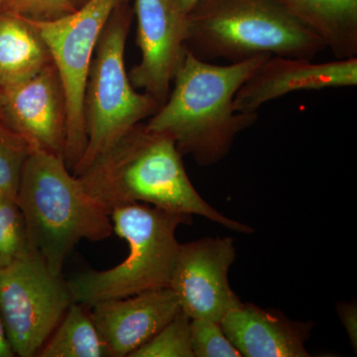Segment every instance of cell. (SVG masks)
I'll return each mask as SVG.
<instances>
[{
	"mask_svg": "<svg viewBox=\"0 0 357 357\" xmlns=\"http://www.w3.org/2000/svg\"><path fill=\"white\" fill-rule=\"evenodd\" d=\"M268 57L213 65L187 49L173 89L145 123L147 128L172 138L180 154L191 156L199 166L220 163L236 136L257 121L258 112L234 109V96Z\"/></svg>",
	"mask_w": 357,
	"mask_h": 357,
	"instance_id": "obj_1",
	"label": "cell"
},
{
	"mask_svg": "<svg viewBox=\"0 0 357 357\" xmlns=\"http://www.w3.org/2000/svg\"><path fill=\"white\" fill-rule=\"evenodd\" d=\"M172 138L138 123L77 176L84 189L109 213L129 204L201 215L227 229L252 234V227L223 215L197 192Z\"/></svg>",
	"mask_w": 357,
	"mask_h": 357,
	"instance_id": "obj_2",
	"label": "cell"
},
{
	"mask_svg": "<svg viewBox=\"0 0 357 357\" xmlns=\"http://www.w3.org/2000/svg\"><path fill=\"white\" fill-rule=\"evenodd\" d=\"M16 203L30 248L56 276H62L68 255L82 239L100 241L114 234L109 211L89 194L63 157L38 148L25 160Z\"/></svg>",
	"mask_w": 357,
	"mask_h": 357,
	"instance_id": "obj_3",
	"label": "cell"
},
{
	"mask_svg": "<svg viewBox=\"0 0 357 357\" xmlns=\"http://www.w3.org/2000/svg\"><path fill=\"white\" fill-rule=\"evenodd\" d=\"M187 49L204 61L257 56L314 60L325 43L273 0H201L187 14Z\"/></svg>",
	"mask_w": 357,
	"mask_h": 357,
	"instance_id": "obj_4",
	"label": "cell"
},
{
	"mask_svg": "<svg viewBox=\"0 0 357 357\" xmlns=\"http://www.w3.org/2000/svg\"><path fill=\"white\" fill-rule=\"evenodd\" d=\"M112 230L128 244L121 264L105 271L89 270L67 281L74 303H96L170 288L181 243L176 230L191 225L192 215L170 213L144 204L119 206L110 211Z\"/></svg>",
	"mask_w": 357,
	"mask_h": 357,
	"instance_id": "obj_5",
	"label": "cell"
},
{
	"mask_svg": "<svg viewBox=\"0 0 357 357\" xmlns=\"http://www.w3.org/2000/svg\"><path fill=\"white\" fill-rule=\"evenodd\" d=\"M128 2L110 15L91 60L84 100L86 147L73 170L76 177L161 107L151 96L138 93L126 72L124 53L133 17Z\"/></svg>",
	"mask_w": 357,
	"mask_h": 357,
	"instance_id": "obj_6",
	"label": "cell"
},
{
	"mask_svg": "<svg viewBox=\"0 0 357 357\" xmlns=\"http://www.w3.org/2000/svg\"><path fill=\"white\" fill-rule=\"evenodd\" d=\"M128 1L89 0L58 20H27L46 44L62 83L67 114L63 159L70 172L86 147L84 93L96 44L114 9Z\"/></svg>",
	"mask_w": 357,
	"mask_h": 357,
	"instance_id": "obj_7",
	"label": "cell"
},
{
	"mask_svg": "<svg viewBox=\"0 0 357 357\" xmlns=\"http://www.w3.org/2000/svg\"><path fill=\"white\" fill-rule=\"evenodd\" d=\"M72 303L67 281L33 249L0 269V318L14 356H38Z\"/></svg>",
	"mask_w": 357,
	"mask_h": 357,
	"instance_id": "obj_8",
	"label": "cell"
},
{
	"mask_svg": "<svg viewBox=\"0 0 357 357\" xmlns=\"http://www.w3.org/2000/svg\"><path fill=\"white\" fill-rule=\"evenodd\" d=\"M236 258L231 237H204L181 244L170 283L181 311L191 319L220 323L227 312L241 307L243 302L229 280Z\"/></svg>",
	"mask_w": 357,
	"mask_h": 357,
	"instance_id": "obj_9",
	"label": "cell"
},
{
	"mask_svg": "<svg viewBox=\"0 0 357 357\" xmlns=\"http://www.w3.org/2000/svg\"><path fill=\"white\" fill-rule=\"evenodd\" d=\"M134 13L141 60L129 79L162 105L187 52V15L173 0H134Z\"/></svg>",
	"mask_w": 357,
	"mask_h": 357,
	"instance_id": "obj_10",
	"label": "cell"
},
{
	"mask_svg": "<svg viewBox=\"0 0 357 357\" xmlns=\"http://www.w3.org/2000/svg\"><path fill=\"white\" fill-rule=\"evenodd\" d=\"M356 84L357 57L314 63L311 59L269 56L237 91L234 109L250 114L294 91L354 88Z\"/></svg>",
	"mask_w": 357,
	"mask_h": 357,
	"instance_id": "obj_11",
	"label": "cell"
},
{
	"mask_svg": "<svg viewBox=\"0 0 357 357\" xmlns=\"http://www.w3.org/2000/svg\"><path fill=\"white\" fill-rule=\"evenodd\" d=\"M1 91L3 123L31 149L63 157L67 114L55 65L52 63L29 81Z\"/></svg>",
	"mask_w": 357,
	"mask_h": 357,
	"instance_id": "obj_12",
	"label": "cell"
},
{
	"mask_svg": "<svg viewBox=\"0 0 357 357\" xmlns=\"http://www.w3.org/2000/svg\"><path fill=\"white\" fill-rule=\"evenodd\" d=\"M91 317L109 356H129L181 311L171 288L96 303Z\"/></svg>",
	"mask_w": 357,
	"mask_h": 357,
	"instance_id": "obj_13",
	"label": "cell"
},
{
	"mask_svg": "<svg viewBox=\"0 0 357 357\" xmlns=\"http://www.w3.org/2000/svg\"><path fill=\"white\" fill-rule=\"evenodd\" d=\"M223 332L244 357H307L312 321L288 319L276 310L244 304L220 321Z\"/></svg>",
	"mask_w": 357,
	"mask_h": 357,
	"instance_id": "obj_14",
	"label": "cell"
},
{
	"mask_svg": "<svg viewBox=\"0 0 357 357\" xmlns=\"http://www.w3.org/2000/svg\"><path fill=\"white\" fill-rule=\"evenodd\" d=\"M337 59L357 56V0H273Z\"/></svg>",
	"mask_w": 357,
	"mask_h": 357,
	"instance_id": "obj_15",
	"label": "cell"
},
{
	"mask_svg": "<svg viewBox=\"0 0 357 357\" xmlns=\"http://www.w3.org/2000/svg\"><path fill=\"white\" fill-rule=\"evenodd\" d=\"M52 63L46 44L29 21L0 11V89L29 81Z\"/></svg>",
	"mask_w": 357,
	"mask_h": 357,
	"instance_id": "obj_16",
	"label": "cell"
},
{
	"mask_svg": "<svg viewBox=\"0 0 357 357\" xmlns=\"http://www.w3.org/2000/svg\"><path fill=\"white\" fill-rule=\"evenodd\" d=\"M41 357L109 356L107 345L83 305L73 302L39 351Z\"/></svg>",
	"mask_w": 357,
	"mask_h": 357,
	"instance_id": "obj_17",
	"label": "cell"
},
{
	"mask_svg": "<svg viewBox=\"0 0 357 357\" xmlns=\"http://www.w3.org/2000/svg\"><path fill=\"white\" fill-rule=\"evenodd\" d=\"M130 357H195L192 349L191 319L180 311L151 340Z\"/></svg>",
	"mask_w": 357,
	"mask_h": 357,
	"instance_id": "obj_18",
	"label": "cell"
},
{
	"mask_svg": "<svg viewBox=\"0 0 357 357\" xmlns=\"http://www.w3.org/2000/svg\"><path fill=\"white\" fill-rule=\"evenodd\" d=\"M31 250L16 199L0 195V269Z\"/></svg>",
	"mask_w": 357,
	"mask_h": 357,
	"instance_id": "obj_19",
	"label": "cell"
},
{
	"mask_svg": "<svg viewBox=\"0 0 357 357\" xmlns=\"http://www.w3.org/2000/svg\"><path fill=\"white\" fill-rule=\"evenodd\" d=\"M31 147L0 121V195L16 199L21 172Z\"/></svg>",
	"mask_w": 357,
	"mask_h": 357,
	"instance_id": "obj_20",
	"label": "cell"
},
{
	"mask_svg": "<svg viewBox=\"0 0 357 357\" xmlns=\"http://www.w3.org/2000/svg\"><path fill=\"white\" fill-rule=\"evenodd\" d=\"M192 349L195 357H241L220 324L211 319H191Z\"/></svg>",
	"mask_w": 357,
	"mask_h": 357,
	"instance_id": "obj_21",
	"label": "cell"
},
{
	"mask_svg": "<svg viewBox=\"0 0 357 357\" xmlns=\"http://www.w3.org/2000/svg\"><path fill=\"white\" fill-rule=\"evenodd\" d=\"M77 9L70 0H3L0 11L36 21L55 20Z\"/></svg>",
	"mask_w": 357,
	"mask_h": 357,
	"instance_id": "obj_22",
	"label": "cell"
},
{
	"mask_svg": "<svg viewBox=\"0 0 357 357\" xmlns=\"http://www.w3.org/2000/svg\"><path fill=\"white\" fill-rule=\"evenodd\" d=\"M338 316L344 325L352 347L356 351L357 347V307L356 303H340L337 306Z\"/></svg>",
	"mask_w": 357,
	"mask_h": 357,
	"instance_id": "obj_23",
	"label": "cell"
},
{
	"mask_svg": "<svg viewBox=\"0 0 357 357\" xmlns=\"http://www.w3.org/2000/svg\"><path fill=\"white\" fill-rule=\"evenodd\" d=\"M14 352L7 340L6 331H4L3 324L0 318V357H13Z\"/></svg>",
	"mask_w": 357,
	"mask_h": 357,
	"instance_id": "obj_24",
	"label": "cell"
},
{
	"mask_svg": "<svg viewBox=\"0 0 357 357\" xmlns=\"http://www.w3.org/2000/svg\"><path fill=\"white\" fill-rule=\"evenodd\" d=\"M201 0H173L178 10L187 15Z\"/></svg>",
	"mask_w": 357,
	"mask_h": 357,
	"instance_id": "obj_25",
	"label": "cell"
},
{
	"mask_svg": "<svg viewBox=\"0 0 357 357\" xmlns=\"http://www.w3.org/2000/svg\"><path fill=\"white\" fill-rule=\"evenodd\" d=\"M89 0H70V2H72L73 6H74L75 8L79 9V7H82L84 6V3H86Z\"/></svg>",
	"mask_w": 357,
	"mask_h": 357,
	"instance_id": "obj_26",
	"label": "cell"
},
{
	"mask_svg": "<svg viewBox=\"0 0 357 357\" xmlns=\"http://www.w3.org/2000/svg\"><path fill=\"white\" fill-rule=\"evenodd\" d=\"M3 121V110H2V91L0 89V121Z\"/></svg>",
	"mask_w": 357,
	"mask_h": 357,
	"instance_id": "obj_27",
	"label": "cell"
},
{
	"mask_svg": "<svg viewBox=\"0 0 357 357\" xmlns=\"http://www.w3.org/2000/svg\"><path fill=\"white\" fill-rule=\"evenodd\" d=\"M2 2H3V0H0V7H1Z\"/></svg>",
	"mask_w": 357,
	"mask_h": 357,
	"instance_id": "obj_28",
	"label": "cell"
}]
</instances>
